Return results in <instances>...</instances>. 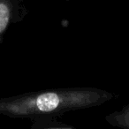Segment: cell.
<instances>
[{
	"instance_id": "6da1fadb",
	"label": "cell",
	"mask_w": 129,
	"mask_h": 129,
	"mask_svg": "<svg viewBox=\"0 0 129 129\" xmlns=\"http://www.w3.org/2000/svg\"><path fill=\"white\" fill-rule=\"evenodd\" d=\"M115 94L95 87L56 88L0 98V115L13 118L60 116L67 111L100 106Z\"/></svg>"
},
{
	"instance_id": "3957f363",
	"label": "cell",
	"mask_w": 129,
	"mask_h": 129,
	"mask_svg": "<svg viewBox=\"0 0 129 129\" xmlns=\"http://www.w3.org/2000/svg\"><path fill=\"white\" fill-rule=\"evenodd\" d=\"M57 117L55 115H45V116H39L36 118H31L33 121L31 125V129H67V128H73L75 127L69 124L64 123V122L59 121L57 119Z\"/></svg>"
},
{
	"instance_id": "277c9868",
	"label": "cell",
	"mask_w": 129,
	"mask_h": 129,
	"mask_svg": "<svg viewBox=\"0 0 129 129\" xmlns=\"http://www.w3.org/2000/svg\"><path fill=\"white\" fill-rule=\"evenodd\" d=\"M109 125L123 129H129V104L123 106L119 111H113L105 116Z\"/></svg>"
},
{
	"instance_id": "7a4b0ae2",
	"label": "cell",
	"mask_w": 129,
	"mask_h": 129,
	"mask_svg": "<svg viewBox=\"0 0 129 129\" xmlns=\"http://www.w3.org/2000/svg\"><path fill=\"white\" fill-rule=\"evenodd\" d=\"M25 2L26 0H0V46L10 27L23 21L27 16L28 10Z\"/></svg>"
},
{
	"instance_id": "5b68a950",
	"label": "cell",
	"mask_w": 129,
	"mask_h": 129,
	"mask_svg": "<svg viewBox=\"0 0 129 129\" xmlns=\"http://www.w3.org/2000/svg\"><path fill=\"white\" fill-rule=\"evenodd\" d=\"M63 1H66V2H70V1H72V0H63Z\"/></svg>"
}]
</instances>
